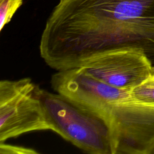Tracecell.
<instances>
[{
  "mask_svg": "<svg viewBox=\"0 0 154 154\" xmlns=\"http://www.w3.org/2000/svg\"><path fill=\"white\" fill-rule=\"evenodd\" d=\"M23 0H0V31L11 20Z\"/></svg>",
  "mask_w": 154,
  "mask_h": 154,
  "instance_id": "5",
  "label": "cell"
},
{
  "mask_svg": "<svg viewBox=\"0 0 154 154\" xmlns=\"http://www.w3.org/2000/svg\"><path fill=\"white\" fill-rule=\"evenodd\" d=\"M38 153L32 148L0 142L1 154H37Z\"/></svg>",
  "mask_w": 154,
  "mask_h": 154,
  "instance_id": "6",
  "label": "cell"
},
{
  "mask_svg": "<svg viewBox=\"0 0 154 154\" xmlns=\"http://www.w3.org/2000/svg\"><path fill=\"white\" fill-rule=\"evenodd\" d=\"M152 67L141 50L124 48L94 54L77 68L109 85L131 90L151 77Z\"/></svg>",
  "mask_w": 154,
  "mask_h": 154,
  "instance_id": "3",
  "label": "cell"
},
{
  "mask_svg": "<svg viewBox=\"0 0 154 154\" xmlns=\"http://www.w3.org/2000/svg\"><path fill=\"white\" fill-rule=\"evenodd\" d=\"M39 94L53 132L84 152L111 154L109 133L100 119L57 93L40 88Z\"/></svg>",
  "mask_w": 154,
  "mask_h": 154,
  "instance_id": "1",
  "label": "cell"
},
{
  "mask_svg": "<svg viewBox=\"0 0 154 154\" xmlns=\"http://www.w3.org/2000/svg\"><path fill=\"white\" fill-rule=\"evenodd\" d=\"M149 154H154V146L152 148V149L149 152Z\"/></svg>",
  "mask_w": 154,
  "mask_h": 154,
  "instance_id": "7",
  "label": "cell"
},
{
  "mask_svg": "<svg viewBox=\"0 0 154 154\" xmlns=\"http://www.w3.org/2000/svg\"><path fill=\"white\" fill-rule=\"evenodd\" d=\"M154 146V101L140 102L130 94L120 105L112 154H149Z\"/></svg>",
  "mask_w": 154,
  "mask_h": 154,
  "instance_id": "4",
  "label": "cell"
},
{
  "mask_svg": "<svg viewBox=\"0 0 154 154\" xmlns=\"http://www.w3.org/2000/svg\"><path fill=\"white\" fill-rule=\"evenodd\" d=\"M152 78H154V66H153V67H152V76H151Z\"/></svg>",
  "mask_w": 154,
  "mask_h": 154,
  "instance_id": "8",
  "label": "cell"
},
{
  "mask_svg": "<svg viewBox=\"0 0 154 154\" xmlns=\"http://www.w3.org/2000/svg\"><path fill=\"white\" fill-rule=\"evenodd\" d=\"M39 90L29 78L0 81V142L34 131L53 132Z\"/></svg>",
  "mask_w": 154,
  "mask_h": 154,
  "instance_id": "2",
  "label": "cell"
}]
</instances>
